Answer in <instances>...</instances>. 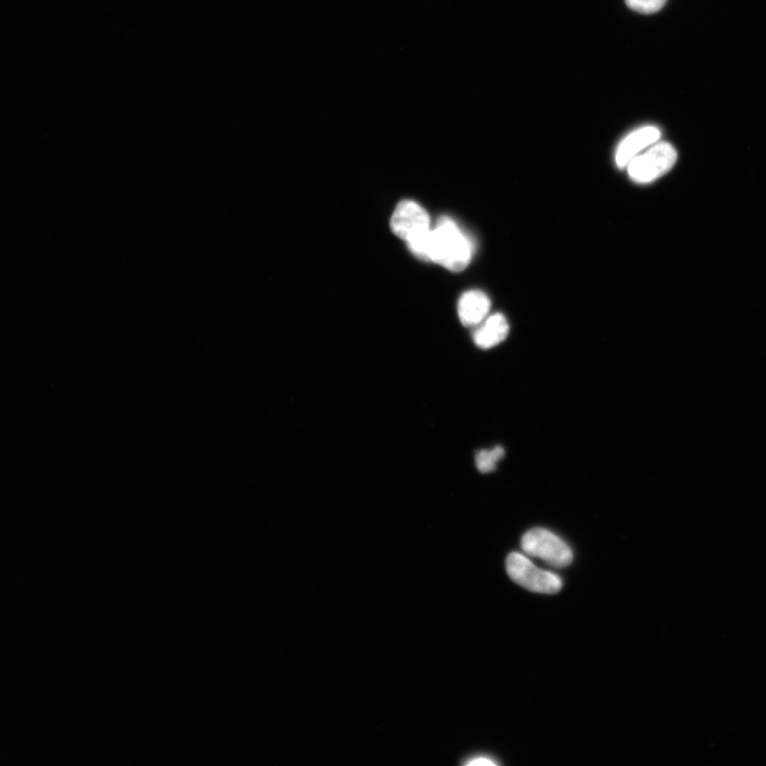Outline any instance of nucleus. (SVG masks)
Segmentation results:
<instances>
[{
	"instance_id": "obj_1",
	"label": "nucleus",
	"mask_w": 766,
	"mask_h": 766,
	"mask_svg": "<svg viewBox=\"0 0 766 766\" xmlns=\"http://www.w3.org/2000/svg\"><path fill=\"white\" fill-rule=\"evenodd\" d=\"M472 259V247L457 224L443 216L435 228H431L428 261L435 262L452 272L468 268Z\"/></svg>"
},
{
	"instance_id": "obj_2",
	"label": "nucleus",
	"mask_w": 766,
	"mask_h": 766,
	"mask_svg": "<svg viewBox=\"0 0 766 766\" xmlns=\"http://www.w3.org/2000/svg\"><path fill=\"white\" fill-rule=\"evenodd\" d=\"M506 566L508 575L515 584L531 592L556 594L562 588V581L558 575L537 568L522 554H510Z\"/></svg>"
},
{
	"instance_id": "obj_3",
	"label": "nucleus",
	"mask_w": 766,
	"mask_h": 766,
	"mask_svg": "<svg viewBox=\"0 0 766 766\" xmlns=\"http://www.w3.org/2000/svg\"><path fill=\"white\" fill-rule=\"evenodd\" d=\"M676 161L677 152L673 145L657 142L629 162L628 174L636 182H652L668 173Z\"/></svg>"
},
{
	"instance_id": "obj_4",
	"label": "nucleus",
	"mask_w": 766,
	"mask_h": 766,
	"mask_svg": "<svg viewBox=\"0 0 766 766\" xmlns=\"http://www.w3.org/2000/svg\"><path fill=\"white\" fill-rule=\"evenodd\" d=\"M522 548L527 555L540 558L556 568H565L573 561L570 546L546 529L535 528L526 532Z\"/></svg>"
},
{
	"instance_id": "obj_5",
	"label": "nucleus",
	"mask_w": 766,
	"mask_h": 766,
	"mask_svg": "<svg viewBox=\"0 0 766 766\" xmlns=\"http://www.w3.org/2000/svg\"><path fill=\"white\" fill-rule=\"evenodd\" d=\"M391 229L396 237L408 243L431 229L430 216L418 203L404 201L397 205L392 215Z\"/></svg>"
},
{
	"instance_id": "obj_6",
	"label": "nucleus",
	"mask_w": 766,
	"mask_h": 766,
	"mask_svg": "<svg viewBox=\"0 0 766 766\" xmlns=\"http://www.w3.org/2000/svg\"><path fill=\"white\" fill-rule=\"evenodd\" d=\"M661 132L657 127L647 126L638 129L625 138L616 151L615 161L620 169L627 168L629 162L640 155L644 149L659 141Z\"/></svg>"
},
{
	"instance_id": "obj_7",
	"label": "nucleus",
	"mask_w": 766,
	"mask_h": 766,
	"mask_svg": "<svg viewBox=\"0 0 766 766\" xmlns=\"http://www.w3.org/2000/svg\"><path fill=\"white\" fill-rule=\"evenodd\" d=\"M490 308V299L484 292H466L459 301V319L466 327L478 326L487 319Z\"/></svg>"
},
{
	"instance_id": "obj_8",
	"label": "nucleus",
	"mask_w": 766,
	"mask_h": 766,
	"mask_svg": "<svg viewBox=\"0 0 766 766\" xmlns=\"http://www.w3.org/2000/svg\"><path fill=\"white\" fill-rule=\"evenodd\" d=\"M509 324L503 314L489 316L474 332V342L482 349H489L506 340L509 335Z\"/></svg>"
},
{
	"instance_id": "obj_9",
	"label": "nucleus",
	"mask_w": 766,
	"mask_h": 766,
	"mask_svg": "<svg viewBox=\"0 0 766 766\" xmlns=\"http://www.w3.org/2000/svg\"><path fill=\"white\" fill-rule=\"evenodd\" d=\"M505 456V449L497 446L491 451H481L476 455V465L479 472L488 474L496 469V465Z\"/></svg>"
},
{
	"instance_id": "obj_10",
	"label": "nucleus",
	"mask_w": 766,
	"mask_h": 766,
	"mask_svg": "<svg viewBox=\"0 0 766 766\" xmlns=\"http://www.w3.org/2000/svg\"><path fill=\"white\" fill-rule=\"evenodd\" d=\"M666 0H626L627 6L643 14H653L660 11Z\"/></svg>"
},
{
	"instance_id": "obj_11",
	"label": "nucleus",
	"mask_w": 766,
	"mask_h": 766,
	"mask_svg": "<svg viewBox=\"0 0 766 766\" xmlns=\"http://www.w3.org/2000/svg\"><path fill=\"white\" fill-rule=\"evenodd\" d=\"M497 764L498 762H496L494 759L487 756L472 757L471 759H468L465 762V765H470V766H487V765H497Z\"/></svg>"
}]
</instances>
